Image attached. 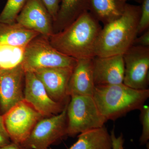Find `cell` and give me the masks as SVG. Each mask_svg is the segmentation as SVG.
<instances>
[{
    "label": "cell",
    "instance_id": "cell-1",
    "mask_svg": "<svg viewBox=\"0 0 149 149\" xmlns=\"http://www.w3.org/2000/svg\"><path fill=\"white\" fill-rule=\"evenodd\" d=\"M102 28L100 23L87 11L48 40L56 49L75 59L93 58Z\"/></svg>",
    "mask_w": 149,
    "mask_h": 149
},
{
    "label": "cell",
    "instance_id": "cell-2",
    "mask_svg": "<svg viewBox=\"0 0 149 149\" xmlns=\"http://www.w3.org/2000/svg\"><path fill=\"white\" fill-rule=\"evenodd\" d=\"M141 6L127 3L121 16L104 25L96 42L95 56L123 55L138 37Z\"/></svg>",
    "mask_w": 149,
    "mask_h": 149
},
{
    "label": "cell",
    "instance_id": "cell-3",
    "mask_svg": "<svg viewBox=\"0 0 149 149\" xmlns=\"http://www.w3.org/2000/svg\"><path fill=\"white\" fill-rule=\"evenodd\" d=\"M93 98L107 120H114L140 110L149 97V90H138L121 84L96 85Z\"/></svg>",
    "mask_w": 149,
    "mask_h": 149
},
{
    "label": "cell",
    "instance_id": "cell-4",
    "mask_svg": "<svg viewBox=\"0 0 149 149\" xmlns=\"http://www.w3.org/2000/svg\"><path fill=\"white\" fill-rule=\"evenodd\" d=\"M67 107V135L78 134L104 126L107 120L102 115L93 96H72Z\"/></svg>",
    "mask_w": 149,
    "mask_h": 149
},
{
    "label": "cell",
    "instance_id": "cell-5",
    "mask_svg": "<svg viewBox=\"0 0 149 149\" xmlns=\"http://www.w3.org/2000/svg\"><path fill=\"white\" fill-rule=\"evenodd\" d=\"M37 37L25 47L22 63L24 70L33 71L50 68L74 67L77 60L59 52L51 45L48 39L45 37Z\"/></svg>",
    "mask_w": 149,
    "mask_h": 149
},
{
    "label": "cell",
    "instance_id": "cell-6",
    "mask_svg": "<svg viewBox=\"0 0 149 149\" xmlns=\"http://www.w3.org/2000/svg\"><path fill=\"white\" fill-rule=\"evenodd\" d=\"M12 142L23 144L37 123L43 117L24 100L15 105L3 115Z\"/></svg>",
    "mask_w": 149,
    "mask_h": 149
},
{
    "label": "cell",
    "instance_id": "cell-7",
    "mask_svg": "<svg viewBox=\"0 0 149 149\" xmlns=\"http://www.w3.org/2000/svg\"><path fill=\"white\" fill-rule=\"evenodd\" d=\"M68 104L58 114L40 119L22 145L29 149H48L67 136Z\"/></svg>",
    "mask_w": 149,
    "mask_h": 149
},
{
    "label": "cell",
    "instance_id": "cell-8",
    "mask_svg": "<svg viewBox=\"0 0 149 149\" xmlns=\"http://www.w3.org/2000/svg\"><path fill=\"white\" fill-rule=\"evenodd\" d=\"M123 56V84L136 90L148 89L149 47L133 45Z\"/></svg>",
    "mask_w": 149,
    "mask_h": 149
},
{
    "label": "cell",
    "instance_id": "cell-9",
    "mask_svg": "<svg viewBox=\"0 0 149 149\" xmlns=\"http://www.w3.org/2000/svg\"><path fill=\"white\" fill-rule=\"evenodd\" d=\"M24 79V100L43 117H50L62 111L67 104H63L52 100L33 71L25 70Z\"/></svg>",
    "mask_w": 149,
    "mask_h": 149
},
{
    "label": "cell",
    "instance_id": "cell-10",
    "mask_svg": "<svg viewBox=\"0 0 149 149\" xmlns=\"http://www.w3.org/2000/svg\"><path fill=\"white\" fill-rule=\"evenodd\" d=\"M24 73L22 64L0 70V107L4 113L24 100Z\"/></svg>",
    "mask_w": 149,
    "mask_h": 149
},
{
    "label": "cell",
    "instance_id": "cell-11",
    "mask_svg": "<svg viewBox=\"0 0 149 149\" xmlns=\"http://www.w3.org/2000/svg\"><path fill=\"white\" fill-rule=\"evenodd\" d=\"M52 17L40 0H27L16 22L49 39L54 33Z\"/></svg>",
    "mask_w": 149,
    "mask_h": 149
},
{
    "label": "cell",
    "instance_id": "cell-12",
    "mask_svg": "<svg viewBox=\"0 0 149 149\" xmlns=\"http://www.w3.org/2000/svg\"><path fill=\"white\" fill-rule=\"evenodd\" d=\"M74 68H40L32 71L42 83L52 100L63 104L69 97L68 87Z\"/></svg>",
    "mask_w": 149,
    "mask_h": 149
},
{
    "label": "cell",
    "instance_id": "cell-13",
    "mask_svg": "<svg viewBox=\"0 0 149 149\" xmlns=\"http://www.w3.org/2000/svg\"><path fill=\"white\" fill-rule=\"evenodd\" d=\"M93 77L96 85L123 83L124 63L123 55L93 58Z\"/></svg>",
    "mask_w": 149,
    "mask_h": 149
},
{
    "label": "cell",
    "instance_id": "cell-14",
    "mask_svg": "<svg viewBox=\"0 0 149 149\" xmlns=\"http://www.w3.org/2000/svg\"><path fill=\"white\" fill-rule=\"evenodd\" d=\"M93 58L77 60L68 83L67 93L69 97L93 96L95 85L93 77Z\"/></svg>",
    "mask_w": 149,
    "mask_h": 149
},
{
    "label": "cell",
    "instance_id": "cell-15",
    "mask_svg": "<svg viewBox=\"0 0 149 149\" xmlns=\"http://www.w3.org/2000/svg\"><path fill=\"white\" fill-rule=\"evenodd\" d=\"M128 0H90L88 12L104 25L122 15Z\"/></svg>",
    "mask_w": 149,
    "mask_h": 149
},
{
    "label": "cell",
    "instance_id": "cell-16",
    "mask_svg": "<svg viewBox=\"0 0 149 149\" xmlns=\"http://www.w3.org/2000/svg\"><path fill=\"white\" fill-rule=\"evenodd\" d=\"M39 35L16 22L11 24L0 22V45L25 47Z\"/></svg>",
    "mask_w": 149,
    "mask_h": 149
},
{
    "label": "cell",
    "instance_id": "cell-17",
    "mask_svg": "<svg viewBox=\"0 0 149 149\" xmlns=\"http://www.w3.org/2000/svg\"><path fill=\"white\" fill-rule=\"evenodd\" d=\"M60 1L61 5L54 22L56 32L63 30L83 14L88 11L90 3V0Z\"/></svg>",
    "mask_w": 149,
    "mask_h": 149
},
{
    "label": "cell",
    "instance_id": "cell-18",
    "mask_svg": "<svg viewBox=\"0 0 149 149\" xmlns=\"http://www.w3.org/2000/svg\"><path fill=\"white\" fill-rule=\"evenodd\" d=\"M68 149H112L110 134L104 126L83 132Z\"/></svg>",
    "mask_w": 149,
    "mask_h": 149
},
{
    "label": "cell",
    "instance_id": "cell-19",
    "mask_svg": "<svg viewBox=\"0 0 149 149\" xmlns=\"http://www.w3.org/2000/svg\"><path fill=\"white\" fill-rule=\"evenodd\" d=\"M25 47L0 45V68L10 69L22 64Z\"/></svg>",
    "mask_w": 149,
    "mask_h": 149
},
{
    "label": "cell",
    "instance_id": "cell-20",
    "mask_svg": "<svg viewBox=\"0 0 149 149\" xmlns=\"http://www.w3.org/2000/svg\"><path fill=\"white\" fill-rule=\"evenodd\" d=\"M27 0H7L0 14V22L13 24L16 22L19 14L24 7Z\"/></svg>",
    "mask_w": 149,
    "mask_h": 149
},
{
    "label": "cell",
    "instance_id": "cell-21",
    "mask_svg": "<svg viewBox=\"0 0 149 149\" xmlns=\"http://www.w3.org/2000/svg\"><path fill=\"white\" fill-rule=\"evenodd\" d=\"M140 118L142 125V133L140 138L141 145L147 144L149 140V107L144 104L141 109Z\"/></svg>",
    "mask_w": 149,
    "mask_h": 149
},
{
    "label": "cell",
    "instance_id": "cell-22",
    "mask_svg": "<svg viewBox=\"0 0 149 149\" xmlns=\"http://www.w3.org/2000/svg\"><path fill=\"white\" fill-rule=\"evenodd\" d=\"M138 28V36L149 29V0H143Z\"/></svg>",
    "mask_w": 149,
    "mask_h": 149
},
{
    "label": "cell",
    "instance_id": "cell-23",
    "mask_svg": "<svg viewBox=\"0 0 149 149\" xmlns=\"http://www.w3.org/2000/svg\"><path fill=\"white\" fill-rule=\"evenodd\" d=\"M49 12L53 21L56 19L59 8L60 0H40Z\"/></svg>",
    "mask_w": 149,
    "mask_h": 149
},
{
    "label": "cell",
    "instance_id": "cell-24",
    "mask_svg": "<svg viewBox=\"0 0 149 149\" xmlns=\"http://www.w3.org/2000/svg\"><path fill=\"white\" fill-rule=\"evenodd\" d=\"M11 142L5 125L3 115H0V148L6 146Z\"/></svg>",
    "mask_w": 149,
    "mask_h": 149
},
{
    "label": "cell",
    "instance_id": "cell-25",
    "mask_svg": "<svg viewBox=\"0 0 149 149\" xmlns=\"http://www.w3.org/2000/svg\"><path fill=\"white\" fill-rule=\"evenodd\" d=\"M110 135L111 139L112 149H125L123 146L124 139H123V135L122 133L117 137L116 136L114 130L113 129L111 132ZM148 149H149V144L148 145Z\"/></svg>",
    "mask_w": 149,
    "mask_h": 149
},
{
    "label": "cell",
    "instance_id": "cell-26",
    "mask_svg": "<svg viewBox=\"0 0 149 149\" xmlns=\"http://www.w3.org/2000/svg\"><path fill=\"white\" fill-rule=\"evenodd\" d=\"M133 45L149 47V29L137 37L134 40Z\"/></svg>",
    "mask_w": 149,
    "mask_h": 149
},
{
    "label": "cell",
    "instance_id": "cell-27",
    "mask_svg": "<svg viewBox=\"0 0 149 149\" xmlns=\"http://www.w3.org/2000/svg\"><path fill=\"white\" fill-rule=\"evenodd\" d=\"M0 149H29L27 148L24 146L22 144L15 143L11 142L10 143L1 147Z\"/></svg>",
    "mask_w": 149,
    "mask_h": 149
},
{
    "label": "cell",
    "instance_id": "cell-28",
    "mask_svg": "<svg viewBox=\"0 0 149 149\" xmlns=\"http://www.w3.org/2000/svg\"><path fill=\"white\" fill-rule=\"evenodd\" d=\"M133 1L136 2V3H138L141 4L143 0H128V1Z\"/></svg>",
    "mask_w": 149,
    "mask_h": 149
},
{
    "label": "cell",
    "instance_id": "cell-29",
    "mask_svg": "<svg viewBox=\"0 0 149 149\" xmlns=\"http://www.w3.org/2000/svg\"><path fill=\"white\" fill-rule=\"evenodd\" d=\"M1 70V68H0V70Z\"/></svg>",
    "mask_w": 149,
    "mask_h": 149
}]
</instances>
